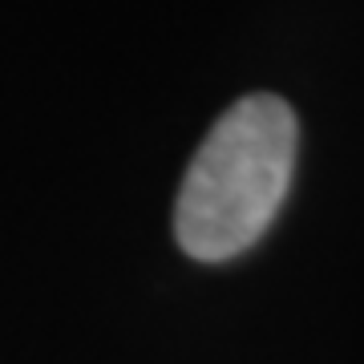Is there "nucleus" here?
<instances>
[{
	"mask_svg": "<svg viewBox=\"0 0 364 364\" xmlns=\"http://www.w3.org/2000/svg\"><path fill=\"white\" fill-rule=\"evenodd\" d=\"M299 126L284 97L247 93L195 150L174 207V235L203 263L231 259L279 215L296 170Z\"/></svg>",
	"mask_w": 364,
	"mask_h": 364,
	"instance_id": "1",
	"label": "nucleus"
}]
</instances>
